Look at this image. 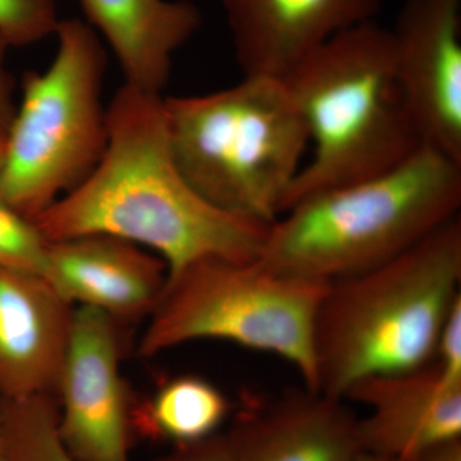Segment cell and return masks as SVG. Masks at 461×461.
Masks as SVG:
<instances>
[{
    "instance_id": "obj_25",
    "label": "cell",
    "mask_w": 461,
    "mask_h": 461,
    "mask_svg": "<svg viewBox=\"0 0 461 461\" xmlns=\"http://www.w3.org/2000/svg\"><path fill=\"white\" fill-rule=\"evenodd\" d=\"M3 162H5V136L0 135V176H2Z\"/></svg>"
},
{
    "instance_id": "obj_18",
    "label": "cell",
    "mask_w": 461,
    "mask_h": 461,
    "mask_svg": "<svg viewBox=\"0 0 461 461\" xmlns=\"http://www.w3.org/2000/svg\"><path fill=\"white\" fill-rule=\"evenodd\" d=\"M48 245L35 222L0 196V268L42 276Z\"/></svg>"
},
{
    "instance_id": "obj_15",
    "label": "cell",
    "mask_w": 461,
    "mask_h": 461,
    "mask_svg": "<svg viewBox=\"0 0 461 461\" xmlns=\"http://www.w3.org/2000/svg\"><path fill=\"white\" fill-rule=\"evenodd\" d=\"M87 25L113 51L124 84L162 94L173 58L202 23L189 0H80Z\"/></svg>"
},
{
    "instance_id": "obj_27",
    "label": "cell",
    "mask_w": 461,
    "mask_h": 461,
    "mask_svg": "<svg viewBox=\"0 0 461 461\" xmlns=\"http://www.w3.org/2000/svg\"><path fill=\"white\" fill-rule=\"evenodd\" d=\"M0 461H7L5 456H3V454H0Z\"/></svg>"
},
{
    "instance_id": "obj_6",
    "label": "cell",
    "mask_w": 461,
    "mask_h": 461,
    "mask_svg": "<svg viewBox=\"0 0 461 461\" xmlns=\"http://www.w3.org/2000/svg\"><path fill=\"white\" fill-rule=\"evenodd\" d=\"M42 72H27L5 136L0 196L35 221L90 175L107 145L105 51L81 20H60Z\"/></svg>"
},
{
    "instance_id": "obj_22",
    "label": "cell",
    "mask_w": 461,
    "mask_h": 461,
    "mask_svg": "<svg viewBox=\"0 0 461 461\" xmlns=\"http://www.w3.org/2000/svg\"><path fill=\"white\" fill-rule=\"evenodd\" d=\"M8 42L0 38V135L5 136L14 111L16 103L14 98V83L5 67V56L9 50Z\"/></svg>"
},
{
    "instance_id": "obj_13",
    "label": "cell",
    "mask_w": 461,
    "mask_h": 461,
    "mask_svg": "<svg viewBox=\"0 0 461 461\" xmlns=\"http://www.w3.org/2000/svg\"><path fill=\"white\" fill-rule=\"evenodd\" d=\"M74 311L42 276L0 268V402L57 396Z\"/></svg>"
},
{
    "instance_id": "obj_5",
    "label": "cell",
    "mask_w": 461,
    "mask_h": 461,
    "mask_svg": "<svg viewBox=\"0 0 461 461\" xmlns=\"http://www.w3.org/2000/svg\"><path fill=\"white\" fill-rule=\"evenodd\" d=\"M178 168L209 204L271 226L303 168L308 132L281 78L244 75L227 89L163 98Z\"/></svg>"
},
{
    "instance_id": "obj_20",
    "label": "cell",
    "mask_w": 461,
    "mask_h": 461,
    "mask_svg": "<svg viewBox=\"0 0 461 461\" xmlns=\"http://www.w3.org/2000/svg\"><path fill=\"white\" fill-rule=\"evenodd\" d=\"M433 366L447 381L461 384V295L451 305L439 330Z\"/></svg>"
},
{
    "instance_id": "obj_11",
    "label": "cell",
    "mask_w": 461,
    "mask_h": 461,
    "mask_svg": "<svg viewBox=\"0 0 461 461\" xmlns=\"http://www.w3.org/2000/svg\"><path fill=\"white\" fill-rule=\"evenodd\" d=\"M42 277L74 308L126 321L150 317L168 268L162 258L127 240L85 235L50 241Z\"/></svg>"
},
{
    "instance_id": "obj_14",
    "label": "cell",
    "mask_w": 461,
    "mask_h": 461,
    "mask_svg": "<svg viewBox=\"0 0 461 461\" xmlns=\"http://www.w3.org/2000/svg\"><path fill=\"white\" fill-rule=\"evenodd\" d=\"M345 400L305 390L242 411L226 435L235 461H353L359 429Z\"/></svg>"
},
{
    "instance_id": "obj_10",
    "label": "cell",
    "mask_w": 461,
    "mask_h": 461,
    "mask_svg": "<svg viewBox=\"0 0 461 461\" xmlns=\"http://www.w3.org/2000/svg\"><path fill=\"white\" fill-rule=\"evenodd\" d=\"M369 409L357 420L363 451L414 461L427 451L461 439V384L435 366L372 375L345 396Z\"/></svg>"
},
{
    "instance_id": "obj_26",
    "label": "cell",
    "mask_w": 461,
    "mask_h": 461,
    "mask_svg": "<svg viewBox=\"0 0 461 461\" xmlns=\"http://www.w3.org/2000/svg\"><path fill=\"white\" fill-rule=\"evenodd\" d=\"M3 439H2V424H0V454H2Z\"/></svg>"
},
{
    "instance_id": "obj_3",
    "label": "cell",
    "mask_w": 461,
    "mask_h": 461,
    "mask_svg": "<svg viewBox=\"0 0 461 461\" xmlns=\"http://www.w3.org/2000/svg\"><path fill=\"white\" fill-rule=\"evenodd\" d=\"M460 284L459 217L399 257L330 282L315 318L317 391L344 400L364 378L432 364Z\"/></svg>"
},
{
    "instance_id": "obj_2",
    "label": "cell",
    "mask_w": 461,
    "mask_h": 461,
    "mask_svg": "<svg viewBox=\"0 0 461 461\" xmlns=\"http://www.w3.org/2000/svg\"><path fill=\"white\" fill-rule=\"evenodd\" d=\"M461 163L420 145L393 168L312 194L269 227L259 260L304 280L375 268L459 217Z\"/></svg>"
},
{
    "instance_id": "obj_16",
    "label": "cell",
    "mask_w": 461,
    "mask_h": 461,
    "mask_svg": "<svg viewBox=\"0 0 461 461\" xmlns=\"http://www.w3.org/2000/svg\"><path fill=\"white\" fill-rule=\"evenodd\" d=\"M229 412V399L211 381L178 375L144 402L132 403L131 426L154 441L187 445L217 435Z\"/></svg>"
},
{
    "instance_id": "obj_9",
    "label": "cell",
    "mask_w": 461,
    "mask_h": 461,
    "mask_svg": "<svg viewBox=\"0 0 461 461\" xmlns=\"http://www.w3.org/2000/svg\"><path fill=\"white\" fill-rule=\"evenodd\" d=\"M390 32L420 144L461 163V0H405Z\"/></svg>"
},
{
    "instance_id": "obj_17",
    "label": "cell",
    "mask_w": 461,
    "mask_h": 461,
    "mask_svg": "<svg viewBox=\"0 0 461 461\" xmlns=\"http://www.w3.org/2000/svg\"><path fill=\"white\" fill-rule=\"evenodd\" d=\"M54 400L33 396L0 402L2 454L7 461H80L60 438Z\"/></svg>"
},
{
    "instance_id": "obj_4",
    "label": "cell",
    "mask_w": 461,
    "mask_h": 461,
    "mask_svg": "<svg viewBox=\"0 0 461 461\" xmlns=\"http://www.w3.org/2000/svg\"><path fill=\"white\" fill-rule=\"evenodd\" d=\"M284 83L314 154L282 213L312 194L381 175L421 145L397 81L390 29L375 21L324 42Z\"/></svg>"
},
{
    "instance_id": "obj_19",
    "label": "cell",
    "mask_w": 461,
    "mask_h": 461,
    "mask_svg": "<svg viewBox=\"0 0 461 461\" xmlns=\"http://www.w3.org/2000/svg\"><path fill=\"white\" fill-rule=\"evenodd\" d=\"M57 0H0V38L9 47H25L56 33Z\"/></svg>"
},
{
    "instance_id": "obj_12",
    "label": "cell",
    "mask_w": 461,
    "mask_h": 461,
    "mask_svg": "<svg viewBox=\"0 0 461 461\" xmlns=\"http://www.w3.org/2000/svg\"><path fill=\"white\" fill-rule=\"evenodd\" d=\"M247 76L285 77L346 30L375 21L381 0H222Z\"/></svg>"
},
{
    "instance_id": "obj_23",
    "label": "cell",
    "mask_w": 461,
    "mask_h": 461,
    "mask_svg": "<svg viewBox=\"0 0 461 461\" xmlns=\"http://www.w3.org/2000/svg\"><path fill=\"white\" fill-rule=\"evenodd\" d=\"M414 461H461V439L438 446Z\"/></svg>"
},
{
    "instance_id": "obj_8",
    "label": "cell",
    "mask_w": 461,
    "mask_h": 461,
    "mask_svg": "<svg viewBox=\"0 0 461 461\" xmlns=\"http://www.w3.org/2000/svg\"><path fill=\"white\" fill-rule=\"evenodd\" d=\"M118 321L76 306L57 396L58 429L80 461H130L131 409L121 375Z\"/></svg>"
},
{
    "instance_id": "obj_7",
    "label": "cell",
    "mask_w": 461,
    "mask_h": 461,
    "mask_svg": "<svg viewBox=\"0 0 461 461\" xmlns=\"http://www.w3.org/2000/svg\"><path fill=\"white\" fill-rule=\"evenodd\" d=\"M327 282L278 273L259 260L209 257L168 275L138 354L156 357L200 339L275 354L317 391L314 329Z\"/></svg>"
},
{
    "instance_id": "obj_24",
    "label": "cell",
    "mask_w": 461,
    "mask_h": 461,
    "mask_svg": "<svg viewBox=\"0 0 461 461\" xmlns=\"http://www.w3.org/2000/svg\"><path fill=\"white\" fill-rule=\"evenodd\" d=\"M353 461H396L393 459H388V457L381 456V455H375L372 453H366V451H362Z\"/></svg>"
},
{
    "instance_id": "obj_21",
    "label": "cell",
    "mask_w": 461,
    "mask_h": 461,
    "mask_svg": "<svg viewBox=\"0 0 461 461\" xmlns=\"http://www.w3.org/2000/svg\"><path fill=\"white\" fill-rule=\"evenodd\" d=\"M153 461H235L226 435H214L193 444L173 446Z\"/></svg>"
},
{
    "instance_id": "obj_1",
    "label": "cell",
    "mask_w": 461,
    "mask_h": 461,
    "mask_svg": "<svg viewBox=\"0 0 461 461\" xmlns=\"http://www.w3.org/2000/svg\"><path fill=\"white\" fill-rule=\"evenodd\" d=\"M162 94L123 84L107 107V145L90 175L33 222L48 241L127 240L162 258L168 275L209 257L256 260L269 227L209 204L182 175Z\"/></svg>"
}]
</instances>
